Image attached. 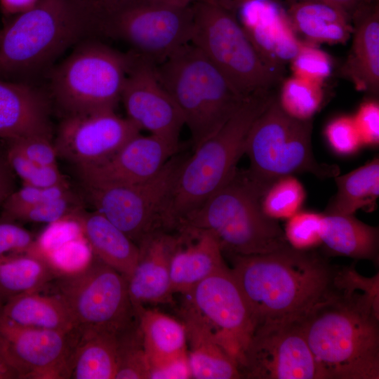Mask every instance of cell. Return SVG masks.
Masks as SVG:
<instances>
[{
    "instance_id": "48",
    "label": "cell",
    "mask_w": 379,
    "mask_h": 379,
    "mask_svg": "<svg viewBox=\"0 0 379 379\" xmlns=\"http://www.w3.org/2000/svg\"><path fill=\"white\" fill-rule=\"evenodd\" d=\"M149 378H192L187 354L166 366L151 369Z\"/></svg>"
},
{
    "instance_id": "34",
    "label": "cell",
    "mask_w": 379,
    "mask_h": 379,
    "mask_svg": "<svg viewBox=\"0 0 379 379\" xmlns=\"http://www.w3.org/2000/svg\"><path fill=\"white\" fill-rule=\"evenodd\" d=\"M306 192L294 175L281 177L270 184L260 198L263 213L274 220H287L302 209Z\"/></svg>"
},
{
    "instance_id": "44",
    "label": "cell",
    "mask_w": 379,
    "mask_h": 379,
    "mask_svg": "<svg viewBox=\"0 0 379 379\" xmlns=\"http://www.w3.org/2000/svg\"><path fill=\"white\" fill-rule=\"evenodd\" d=\"M12 147L29 160L43 166L57 165L58 157L51 137L33 135L7 140Z\"/></svg>"
},
{
    "instance_id": "45",
    "label": "cell",
    "mask_w": 379,
    "mask_h": 379,
    "mask_svg": "<svg viewBox=\"0 0 379 379\" xmlns=\"http://www.w3.org/2000/svg\"><path fill=\"white\" fill-rule=\"evenodd\" d=\"M363 146L376 147L379 144V103L368 99L359 106L352 115Z\"/></svg>"
},
{
    "instance_id": "35",
    "label": "cell",
    "mask_w": 379,
    "mask_h": 379,
    "mask_svg": "<svg viewBox=\"0 0 379 379\" xmlns=\"http://www.w3.org/2000/svg\"><path fill=\"white\" fill-rule=\"evenodd\" d=\"M149 368L138 322L117 336V361L114 378H149Z\"/></svg>"
},
{
    "instance_id": "55",
    "label": "cell",
    "mask_w": 379,
    "mask_h": 379,
    "mask_svg": "<svg viewBox=\"0 0 379 379\" xmlns=\"http://www.w3.org/2000/svg\"><path fill=\"white\" fill-rule=\"evenodd\" d=\"M177 6H190L196 3L219 4L218 0H150Z\"/></svg>"
},
{
    "instance_id": "25",
    "label": "cell",
    "mask_w": 379,
    "mask_h": 379,
    "mask_svg": "<svg viewBox=\"0 0 379 379\" xmlns=\"http://www.w3.org/2000/svg\"><path fill=\"white\" fill-rule=\"evenodd\" d=\"M75 216L94 255L128 279L138 260V246L97 211L82 209Z\"/></svg>"
},
{
    "instance_id": "24",
    "label": "cell",
    "mask_w": 379,
    "mask_h": 379,
    "mask_svg": "<svg viewBox=\"0 0 379 379\" xmlns=\"http://www.w3.org/2000/svg\"><path fill=\"white\" fill-rule=\"evenodd\" d=\"M192 378L237 379L241 374L236 360L219 345L207 327L187 307L182 308Z\"/></svg>"
},
{
    "instance_id": "12",
    "label": "cell",
    "mask_w": 379,
    "mask_h": 379,
    "mask_svg": "<svg viewBox=\"0 0 379 379\" xmlns=\"http://www.w3.org/2000/svg\"><path fill=\"white\" fill-rule=\"evenodd\" d=\"M193 28L192 5L131 0L104 20L100 34L126 42L157 65L191 42Z\"/></svg>"
},
{
    "instance_id": "39",
    "label": "cell",
    "mask_w": 379,
    "mask_h": 379,
    "mask_svg": "<svg viewBox=\"0 0 379 379\" xmlns=\"http://www.w3.org/2000/svg\"><path fill=\"white\" fill-rule=\"evenodd\" d=\"M5 154L11 169L22 180L23 185L49 187L69 184L58 165L36 164L9 145Z\"/></svg>"
},
{
    "instance_id": "2",
    "label": "cell",
    "mask_w": 379,
    "mask_h": 379,
    "mask_svg": "<svg viewBox=\"0 0 379 379\" xmlns=\"http://www.w3.org/2000/svg\"><path fill=\"white\" fill-rule=\"evenodd\" d=\"M312 251L288 246L265 254L229 255L255 327L301 323L330 295L336 270Z\"/></svg>"
},
{
    "instance_id": "3",
    "label": "cell",
    "mask_w": 379,
    "mask_h": 379,
    "mask_svg": "<svg viewBox=\"0 0 379 379\" xmlns=\"http://www.w3.org/2000/svg\"><path fill=\"white\" fill-rule=\"evenodd\" d=\"M272 91L251 94L213 135L189 155L178 175L166 214V227L175 230L190 213L226 184L245 154L251 128L274 98Z\"/></svg>"
},
{
    "instance_id": "49",
    "label": "cell",
    "mask_w": 379,
    "mask_h": 379,
    "mask_svg": "<svg viewBox=\"0 0 379 379\" xmlns=\"http://www.w3.org/2000/svg\"><path fill=\"white\" fill-rule=\"evenodd\" d=\"M15 173L11 169L5 153L0 152V206L15 190Z\"/></svg>"
},
{
    "instance_id": "41",
    "label": "cell",
    "mask_w": 379,
    "mask_h": 379,
    "mask_svg": "<svg viewBox=\"0 0 379 379\" xmlns=\"http://www.w3.org/2000/svg\"><path fill=\"white\" fill-rule=\"evenodd\" d=\"M75 214L48 224L35 239L28 252L41 258L62 244L84 236L82 227Z\"/></svg>"
},
{
    "instance_id": "20",
    "label": "cell",
    "mask_w": 379,
    "mask_h": 379,
    "mask_svg": "<svg viewBox=\"0 0 379 379\" xmlns=\"http://www.w3.org/2000/svg\"><path fill=\"white\" fill-rule=\"evenodd\" d=\"M52 138L49 99L29 82L0 79V138Z\"/></svg>"
},
{
    "instance_id": "8",
    "label": "cell",
    "mask_w": 379,
    "mask_h": 379,
    "mask_svg": "<svg viewBox=\"0 0 379 379\" xmlns=\"http://www.w3.org/2000/svg\"><path fill=\"white\" fill-rule=\"evenodd\" d=\"M129 65V54L94 40H81L51 68V95L65 116L114 111Z\"/></svg>"
},
{
    "instance_id": "52",
    "label": "cell",
    "mask_w": 379,
    "mask_h": 379,
    "mask_svg": "<svg viewBox=\"0 0 379 379\" xmlns=\"http://www.w3.org/2000/svg\"><path fill=\"white\" fill-rule=\"evenodd\" d=\"M20 378L17 371L7 359L0 343V379Z\"/></svg>"
},
{
    "instance_id": "57",
    "label": "cell",
    "mask_w": 379,
    "mask_h": 379,
    "mask_svg": "<svg viewBox=\"0 0 379 379\" xmlns=\"http://www.w3.org/2000/svg\"><path fill=\"white\" fill-rule=\"evenodd\" d=\"M1 300V295H0V301Z\"/></svg>"
},
{
    "instance_id": "21",
    "label": "cell",
    "mask_w": 379,
    "mask_h": 379,
    "mask_svg": "<svg viewBox=\"0 0 379 379\" xmlns=\"http://www.w3.org/2000/svg\"><path fill=\"white\" fill-rule=\"evenodd\" d=\"M252 1L243 5L239 21L259 54L270 65L283 69L303 42L297 36L286 13L269 4Z\"/></svg>"
},
{
    "instance_id": "27",
    "label": "cell",
    "mask_w": 379,
    "mask_h": 379,
    "mask_svg": "<svg viewBox=\"0 0 379 379\" xmlns=\"http://www.w3.org/2000/svg\"><path fill=\"white\" fill-rule=\"evenodd\" d=\"M286 14L295 32L312 44H345L352 34L348 15L318 1L291 3Z\"/></svg>"
},
{
    "instance_id": "50",
    "label": "cell",
    "mask_w": 379,
    "mask_h": 379,
    "mask_svg": "<svg viewBox=\"0 0 379 379\" xmlns=\"http://www.w3.org/2000/svg\"><path fill=\"white\" fill-rule=\"evenodd\" d=\"M38 0H0L3 13L11 17L34 6Z\"/></svg>"
},
{
    "instance_id": "29",
    "label": "cell",
    "mask_w": 379,
    "mask_h": 379,
    "mask_svg": "<svg viewBox=\"0 0 379 379\" xmlns=\"http://www.w3.org/2000/svg\"><path fill=\"white\" fill-rule=\"evenodd\" d=\"M321 245L334 255L375 260L378 255V228L354 215L324 213Z\"/></svg>"
},
{
    "instance_id": "1",
    "label": "cell",
    "mask_w": 379,
    "mask_h": 379,
    "mask_svg": "<svg viewBox=\"0 0 379 379\" xmlns=\"http://www.w3.org/2000/svg\"><path fill=\"white\" fill-rule=\"evenodd\" d=\"M378 286H335L301 326L322 379L379 378Z\"/></svg>"
},
{
    "instance_id": "16",
    "label": "cell",
    "mask_w": 379,
    "mask_h": 379,
    "mask_svg": "<svg viewBox=\"0 0 379 379\" xmlns=\"http://www.w3.org/2000/svg\"><path fill=\"white\" fill-rule=\"evenodd\" d=\"M121 100L127 118L140 129L180 145L185 120L182 112L159 81L156 64L133 51Z\"/></svg>"
},
{
    "instance_id": "36",
    "label": "cell",
    "mask_w": 379,
    "mask_h": 379,
    "mask_svg": "<svg viewBox=\"0 0 379 379\" xmlns=\"http://www.w3.org/2000/svg\"><path fill=\"white\" fill-rule=\"evenodd\" d=\"M83 200L73 190L44 203L1 213V218L14 221L51 223L84 209Z\"/></svg>"
},
{
    "instance_id": "47",
    "label": "cell",
    "mask_w": 379,
    "mask_h": 379,
    "mask_svg": "<svg viewBox=\"0 0 379 379\" xmlns=\"http://www.w3.org/2000/svg\"><path fill=\"white\" fill-rule=\"evenodd\" d=\"M86 20L91 34H100L102 0H70Z\"/></svg>"
},
{
    "instance_id": "14",
    "label": "cell",
    "mask_w": 379,
    "mask_h": 379,
    "mask_svg": "<svg viewBox=\"0 0 379 379\" xmlns=\"http://www.w3.org/2000/svg\"><path fill=\"white\" fill-rule=\"evenodd\" d=\"M240 372L252 379H322L301 323L258 325Z\"/></svg>"
},
{
    "instance_id": "4",
    "label": "cell",
    "mask_w": 379,
    "mask_h": 379,
    "mask_svg": "<svg viewBox=\"0 0 379 379\" xmlns=\"http://www.w3.org/2000/svg\"><path fill=\"white\" fill-rule=\"evenodd\" d=\"M0 30V74L27 82L91 34L70 0H38Z\"/></svg>"
},
{
    "instance_id": "6",
    "label": "cell",
    "mask_w": 379,
    "mask_h": 379,
    "mask_svg": "<svg viewBox=\"0 0 379 379\" xmlns=\"http://www.w3.org/2000/svg\"><path fill=\"white\" fill-rule=\"evenodd\" d=\"M155 69L182 112L193 149L219 130L245 98L192 43L181 46Z\"/></svg>"
},
{
    "instance_id": "40",
    "label": "cell",
    "mask_w": 379,
    "mask_h": 379,
    "mask_svg": "<svg viewBox=\"0 0 379 379\" xmlns=\"http://www.w3.org/2000/svg\"><path fill=\"white\" fill-rule=\"evenodd\" d=\"M293 76L323 84L333 69L330 55L312 43H304L290 61Z\"/></svg>"
},
{
    "instance_id": "42",
    "label": "cell",
    "mask_w": 379,
    "mask_h": 379,
    "mask_svg": "<svg viewBox=\"0 0 379 379\" xmlns=\"http://www.w3.org/2000/svg\"><path fill=\"white\" fill-rule=\"evenodd\" d=\"M331 149L340 156H351L363 147L352 116L340 115L331 119L324 128Z\"/></svg>"
},
{
    "instance_id": "56",
    "label": "cell",
    "mask_w": 379,
    "mask_h": 379,
    "mask_svg": "<svg viewBox=\"0 0 379 379\" xmlns=\"http://www.w3.org/2000/svg\"><path fill=\"white\" fill-rule=\"evenodd\" d=\"M288 1L292 3V2H293V0H288Z\"/></svg>"
},
{
    "instance_id": "9",
    "label": "cell",
    "mask_w": 379,
    "mask_h": 379,
    "mask_svg": "<svg viewBox=\"0 0 379 379\" xmlns=\"http://www.w3.org/2000/svg\"><path fill=\"white\" fill-rule=\"evenodd\" d=\"M191 39L227 79L246 98L272 91L282 81L283 69L268 63L254 47L234 13L220 4L192 5Z\"/></svg>"
},
{
    "instance_id": "38",
    "label": "cell",
    "mask_w": 379,
    "mask_h": 379,
    "mask_svg": "<svg viewBox=\"0 0 379 379\" xmlns=\"http://www.w3.org/2000/svg\"><path fill=\"white\" fill-rule=\"evenodd\" d=\"M324 213L300 210L286 220L284 230L288 244L299 251H311L321 245Z\"/></svg>"
},
{
    "instance_id": "18",
    "label": "cell",
    "mask_w": 379,
    "mask_h": 379,
    "mask_svg": "<svg viewBox=\"0 0 379 379\" xmlns=\"http://www.w3.org/2000/svg\"><path fill=\"white\" fill-rule=\"evenodd\" d=\"M180 149L159 137L139 133L109 157L76 170L81 182L137 184L154 176Z\"/></svg>"
},
{
    "instance_id": "15",
    "label": "cell",
    "mask_w": 379,
    "mask_h": 379,
    "mask_svg": "<svg viewBox=\"0 0 379 379\" xmlns=\"http://www.w3.org/2000/svg\"><path fill=\"white\" fill-rule=\"evenodd\" d=\"M79 337L77 328L64 332L25 327L0 314V343L20 379L69 378Z\"/></svg>"
},
{
    "instance_id": "13",
    "label": "cell",
    "mask_w": 379,
    "mask_h": 379,
    "mask_svg": "<svg viewBox=\"0 0 379 379\" xmlns=\"http://www.w3.org/2000/svg\"><path fill=\"white\" fill-rule=\"evenodd\" d=\"M184 295L183 306L207 327L240 370L255 324L231 270L213 273Z\"/></svg>"
},
{
    "instance_id": "54",
    "label": "cell",
    "mask_w": 379,
    "mask_h": 379,
    "mask_svg": "<svg viewBox=\"0 0 379 379\" xmlns=\"http://www.w3.org/2000/svg\"><path fill=\"white\" fill-rule=\"evenodd\" d=\"M272 0H218V4L225 9L234 13L243 5L252 1H268Z\"/></svg>"
},
{
    "instance_id": "23",
    "label": "cell",
    "mask_w": 379,
    "mask_h": 379,
    "mask_svg": "<svg viewBox=\"0 0 379 379\" xmlns=\"http://www.w3.org/2000/svg\"><path fill=\"white\" fill-rule=\"evenodd\" d=\"M352 43L340 72L357 90L376 95L379 91V6L369 1L351 16Z\"/></svg>"
},
{
    "instance_id": "7",
    "label": "cell",
    "mask_w": 379,
    "mask_h": 379,
    "mask_svg": "<svg viewBox=\"0 0 379 379\" xmlns=\"http://www.w3.org/2000/svg\"><path fill=\"white\" fill-rule=\"evenodd\" d=\"M312 120H298L279 106L277 96L257 118L248 135L245 154L249 178L262 190L277 179L309 173L320 179L340 174L335 164L319 163L312 147Z\"/></svg>"
},
{
    "instance_id": "33",
    "label": "cell",
    "mask_w": 379,
    "mask_h": 379,
    "mask_svg": "<svg viewBox=\"0 0 379 379\" xmlns=\"http://www.w3.org/2000/svg\"><path fill=\"white\" fill-rule=\"evenodd\" d=\"M278 103L291 117L298 120H312L324 100L322 85L291 76L283 81Z\"/></svg>"
},
{
    "instance_id": "10",
    "label": "cell",
    "mask_w": 379,
    "mask_h": 379,
    "mask_svg": "<svg viewBox=\"0 0 379 379\" xmlns=\"http://www.w3.org/2000/svg\"><path fill=\"white\" fill-rule=\"evenodd\" d=\"M177 153L149 180L137 184L81 182L85 199L138 244L166 229V214L178 175L188 157Z\"/></svg>"
},
{
    "instance_id": "17",
    "label": "cell",
    "mask_w": 379,
    "mask_h": 379,
    "mask_svg": "<svg viewBox=\"0 0 379 379\" xmlns=\"http://www.w3.org/2000/svg\"><path fill=\"white\" fill-rule=\"evenodd\" d=\"M140 129L114 111L65 116L54 144L58 157L75 168L100 162L117 152Z\"/></svg>"
},
{
    "instance_id": "51",
    "label": "cell",
    "mask_w": 379,
    "mask_h": 379,
    "mask_svg": "<svg viewBox=\"0 0 379 379\" xmlns=\"http://www.w3.org/2000/svg\"><path fill=\"white\" fill-rule=\"evenodd\" d=\"M333 6L348 15L350 18L361 5L373 0H315Z\"/></svg>"
},
{
    "instance_id": "11",
    "label": "cell",
    "mask_w": 379,
    "mask_h": 379,
    "mask_svg": "<svg viewBox=\"0 0 379 379\" xmlns=\"http://www.w3.org/2000/svg\"><path fill=\"white\" fill-rule=\"evenodd\" d=\"M56 279L57 293L70 309L78 330L119 335L138 323L127 278L96 256L82 272Z\"/></svg>"
},
{
    "instance_id": "37",
    "label": "cell",
    "mask_w": 379,
    "mask_h": 379,
    "mask_svg": "<svg viewBox=\"0 0 379 379\" xmlns=\"http://www.w3.org/2000/svg\"><path fill=\"white\" fill-rule=\"evenodd\" d=\"M93 257L91 247L84 235L62 244L40 258L46 262L58 278L82 272L90 265Z\"/></svg>"
},
{
    "instance_id": "46",
    "label": "cell",
    "mask_w": 379,
    "mask_h": 379,
    "mask_svg": "<svg viewBox=\"0 0 379 379\" xmlns=\"http://www.w3.org/2000/svg\"><path fill=\"white\" fill-rule=\"evenodd\" d=\"M35 239L32 232L16 221L0 217V256L28 252Z\"/></svg>"
},
{
    "instance_id": "5",
    "label": "cell",
    "mask_w": 379,
    "mask_h": 379,
    "mask_svg": "<svg viewBox=\"0 0 379 379\" xmlns=\"http://www.w3.org/2000/svg\"><path fill=\"white\" fill-rule=\"evenodd\" d=\"M263 190L237 169L233 177L199 208L182 225L211 232L228 255L265 254L289 246L278 221L262 211Z\"/></svg>"
},
{
    "instance_id": "32",
    "label": "cell",
    "mask_w": 379,
    "mask_h": 379,
    "mask_svg": "<svg viewBox=\"0 0 379 379\" xmlns=\"http://www.w3.org/2000/svg\"><path fill=\"white\" fill-rule=\"evenodd\" d=\"M55 279L46 262L31 253L0 256V294L5 301L20 294L41 291Z\"/></svg>"
},
{
    "instance_id": "28",
    "label": "cell",
    "mask_w": 379,
    "mask_h": 379,
    "mask_svg": "<svg viewBox=\"0 0 379 379\" xmlns=\"http://www.w3.org/2000/svg\"><path fill=\"white\" fill-rule=\"evenodd\" d=\"M135 312L149 371L187 354L186 331L182 322L144 307H138Z\"/></svg>"
},
{
    "instance_id": "58",
    "label": "cell",
    "mask_w": 379,
    "mask_h": 379,
    "mask_svg": "<svg viewBox=\"0 0 379 379\" xmlns=\"http://www.w3.org/2000/svg\"><path fill=\"white\" fill-rule=\"evenodd\" d=\"M373 1H378V0H373Z\"/></svg>"
},
{
    "instance_id": "43",
    "label": "cell",
    "mask_w": 379,
    "mask_h": 379,
    "mask_svg": "<svg viewBox=\"0 0 379 379\" xmlns=\"http://www.w3.org/2000/svg\"><path fill=\"white\" fill-rule=\"evenodd\" d=\"M72 191L69 184L49 187L22 185V187L15 190L6 199L1 206V213L56 199Z\"/></svg>"
},
{
    "instance_id": "22",
    "label": "cell",
    "mask_w": 379,
    "mask_h": 379,
    "mask_svg": "<svg viewBox=\"0 0 379 379\" xmlns=\"http://www.w3.org/2000/svg\"><path fill=\"white\" fill-rule=\"evenodd\" d=\"M171 256L170 274L173 293L185 294L203 279L226 265L222 251L209 231L182 225Z\"/></svg>"
},
{
    "instance_id": "31",
    "label": "cell",
    "mask_w": 379,
    "mask_h": 379,
    "mask_svg": "<svg viewBox=\"0 0 379 379\" xmlns=\"http://www.w3.org/2000/svg\"><path fill=\"white\" fill-rule=\"evenodd\" d=\"M334 179L337 191L327 204L325 214L354 215L359 209L371 211L379 197L378 157Z\"/></svg>"
},
{
    "instance_id": "26",
    "label": "cell",
    "mask_w": 379,
    "mask_h": 379,
    "mask_svg": "<svg viewBox=\"0 0 379 379\" xmlns=\"http://www.w3.org/2000/svg\"><path fill=\"white\" fill-rule=\"evenodd\" d=\"M0 314L25 327L64 332L77 328L70 309L58 293L48 295L35 291L13 296L0 307Z\"/></svg>"
},
{
    "instance_id": "53",
    "label": "cell",
    "mask_w": 379,
    "mask_h": 379,
    "mask_svg": "<svg viewBox=\"0 0 379 379\" xmlns=\"http://www.w3.org/2000/svg\"><path fill=\"white\" fill-rule=\"evenodd\" d=\"M131 0H102L101 1V25L104 20L113 12L125 5Z\"/></svg>"
},
{
    "instance_id": "30",
    "label": "cell",
    "mask_w": 379,
    "mask_h": 379,
    "mask_svg": "<svg viewBox=\"0 0 379 379\" xmlns=\"http://www.w3.org/2000/svg\"><path fill=\"white\" fill-rule=\"evenodd\" d=\"M79 331L70 362L69 378H114L118 335L100 331Z\"/></svg>"
},
{
    "instance_id": "19",
    "label": "cell",
    "mask_w": 379,
    "mask_h": 379,
    "mask_svg": "<svg viewBox=\"0 0 379 379\" xmlns=\"http://www.w3.org/2000/svg\"><path fill=\"white\" fill-rule=\"evenodd\" d=\"M176 241L175 231L161 230L138 244V260L128 279V294L135 311L145 304L173 302L170 266Z\"/></svg>"
}]
</instances>
